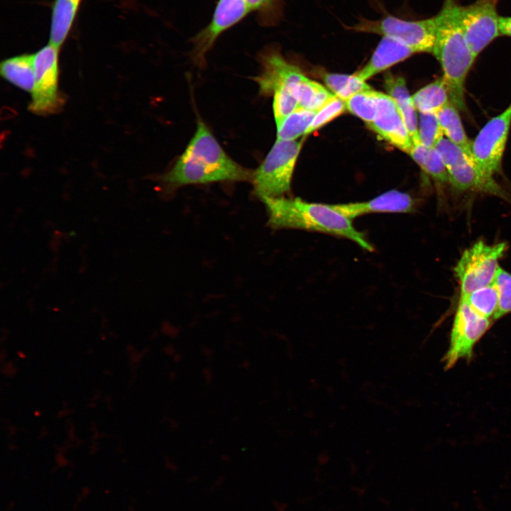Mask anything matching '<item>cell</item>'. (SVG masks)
Instances as JSON below:
<instances>
[{
	"label": "cell",
	"instance_id": "1",
	"mask_svg": "<svg viewBox=\"0 0 511 511\" xmlns=\"http://www.w3.org/2000/svg\"><path fill=\"white\" fill-rule=\"evenodd\" d=\"M268 215L267 224L273 229H300L347 238L367 251L373 247L352 220L335 209L332 204L306 202L298 197H264L260 199Z\"/></svg>",
	"mask_w": 511,
	"mask_h": 511
},
{
	"label": "cell",
	"instance_id": "2",
	"mask_svg": "<svg viewBox=\"0 0 511 511\" xmlns=\"http://www.w3.org/2000/svg\"><path fill=\"white\" fill-rule=\"evenodd\" d=\"M461 4L457 0H443L434 16L436 39L432 54L439 61L451 102L464 109V84L475 59L466 42L459 18Z\"/></svg>",
	"mask_w": 511,
	"mask_h": 511
},
{
	"label": "cell",
	"instance_id": "3",
	"mask_svg": "<svg viewBox=\"0 0 511 511\" xmlns=\"http://www.w3.org/2000/svg\"><path fill=\"white\" fill-rule=\"evenodd\" d=\"M302 144V141L276 139L261 164L253 171L251 182L260 199L285 196L290 190Z\"/></svg>",
	"mask_w": 511,
	"mask_h": 511
},
{
	"label": "cell",
	"instance_id": "4",
	"mask_svg": "<svg viewBox=\"0 0 511 511\" xmlns=\"http://www.w3.org/2000/svg\"><path fill=\"white\" fill-rule=\"evenodd\" d=\"M507 248L505 242L490 245L478 240L463 252L454 268L460 285V297L493 282L498 261Z\"/></svg>",
	"mask_w": 511,
	"mask_h": 511
},
{
	"label": "cell",
	"instance_id": "5",
	"mask_svg": "<svg viewBox=\"0 0 511 511\" xmlns=\"http://www.w3.org/2000/svg\"><path fill=\"white\" fill-rule=\"evenodd\" d=\"M348 28L395 39L410 46L416 53H432L436 39L434 16L419 20H406L394 16L376 20L361 18Z\"/></svg>",
	"mask_w": 511,
	"mask_h": 511
},
{
	"label": "cell",
	"instance_id": "6",
	"mask_svg": "<svg viewBox=\"0 0 511 511\" xmlns=\"http://www.w3.org/2000/svg\"><path fill=\"white\" fill-rule=\"evenodd\" d=\"M59 51L48 43L33 53L35 85L28 110L48 116L60 111L65 100L59 90Z\"/></svg>",
	"mask_w": 511,
	"mask_h": 511
},
{
	"label": "cell",
	"instance_id": "7",
	"mask_svg": "<svg viewBox=\"0 0 511 511\" xmlns=\"http://www.w3.org/2000/svg\"><path fill=\"white\" fill-rule=\"evenodd\" d=\"M445 165L449 182L461 191H476L506 198L493 177L486 175L471 155L459 145L443 137L434 147Z\"/></svg>",
	"mask_w": 511,
	"mask_h": 511
},
{
	"label": "cell",
	"instance_id": "8",
	"mask_svg": "<svg viewBox=\"0 0 511 511\" xmlns=\"http://www.w3.org/2000/svg\"><path fill=\"white\" fill-rule=\"evenodd\" d=\"M492 324L490 319L476 312L460 298L450 334L449 348L443 362L444 369H450L460 360L471 361L474 348Z\"/></svg>",
	"mask_w": 511,
	"mask_h": 511
},
{
	"label": "cell",
	"instance_id": "9",
	"mask_svg": "<svg viewBox=\"0 0 511 511\" xmlns=\"http://www.w3.org/2000/svg\"><path fill=\"white\" fill-rule=\"evenodd\" d=\"M511 125V106L490 119L471 141V155L486 175L499 172Z\"/></svg>",
	"mask_w": 511,
	"mask_h": 511
},
{
	"label": "cell",
	"instance_id": "10",
	"mask_svg": "<svg viewBox=\"0 0 511 511\" xmlns=\"http://www.w3.org/2000/svg\"><path fill=\"white\" fill-rule=\"evenodd\" d=\"M499 0H476L460 6L461 25L473 55L477 56L501 35L497 5Z\"/></svg>",
	"mask_w": 511,
	"mask_h": 511
},
{
	"label": "cell",
	"instance_id": "11",
	"mask_svg": "<svg viewBox=\"0 0 511 511\" xmlns=\"http://www.w3.org/2000/svg\"><path fill=\"white\" fill-rule=\"evenodd\" d=\"M182 154L224 172L231 182L252 181L253 171L231 158L199 117L197 118L196 131Z\"/></svg>",
	"mask_w": 511,
	"mask_h": 511
},
{
	"label": "cell",
	"instance_id": "12",
	"mask_svg": "<svg viewBox=\"0 0 511 511\" xmlns=\"http://www.w3.org/2000/svg\"><path fill=\"white\" fill-rule=\"evenodd\" d=\"M246 0H219L210 23L194 38L193 57L203 65L207 53L218 37L251 11Z\"/></svg>",
	"mask_w": 511,
	"mask_h": 511
},
{
	"label": "cell",
	"instance_id": "13",
	"mask_svg": "<svg viewBox=\"0 0 511 511\" xmlns=\"http://www.w3.org/2000/svg\"><path fill=\"white\" fill-rule=\"evenodd\" d=\"M260 64L261 72L254 80L261 95L270 97L278 89H287L296 97L297 87L306 77L297 66L285 60L278 51L262 55Z\"/></svg>",
	"mask_w": 511,
	"mask_h": 511
},
{
	"label": "cell",
	"instance_id": "14",
	"mask_svg": "<svg viewBox=\"0 0 511 511\" xmlns=\"http://www.w3.org/2000/svg\"><path fill=\"white\" fill-rule=\"evenodd\" d=\"M367 125L387 142L409 153L412 140L395 100L390 95L380 92L376 116Z\"/></svg>",
	"mask_w": 511,
	"mask_h": 511
},
{
	"label": "cell",
	"instance_id": "15",
	"mask_svg": "<svg viewBox=\"0 0 511 511\" xmlns=\"http://www.w3.org/2000/svg\"><path fill=\"white\" fill-rule=\"evenodd\" d=\"M160 180L170 189L189 185L231 182L224 172L184 154L178 158L170 170L161 176Z\"/></svg>",
	"mask_w": 511,
	"mask_h": 511
},
{
	"label": "cell",
	"instance_id": "16",
	"mask_svg": "<svg viewBox=\"0 0 511 511\" xmlns=\"http://www.w3.org/2000/svg\"><path fill=\"white\" fill-rule=\"evenodd\" d=\"M332 206L351 220L373 213H412L416 209L415 200L410 194L395 189L385 192L368 201L336 204Z\"/></svg>",
	"mask_w": 511,
	"mask_h": 511
},
{
	"label": "cell",
	"instance_id": "17",
	"mask_svg": "<svg viewBox=\"0 0 511 511\" xmlns=\"http://www.w3.org/2000/svg\"><path fill=\"white\" fill-rule=\"evenodd\" d=\"M416 51L395 39L382 37L368 62L354 74L365 81L391 66L405 60Z\"/></svg>",
	"mask_w": 511,
	"mask_h": 511
},
{
	"label": "cell",
	"instance_id": "18",
	"mask_svg": "<svg viewBox=\"0 0 511 511\" xmlns=\"http://www.w3.org/2000/svg\"><path fill=\"white\" fill-rule=\"evenodd\" d=\"M82 0H54L52 4L49 43L60 49L67 40Z\"/></svg>",
	"mask_w": 511,
	"mask_h": 511
},
{
	"label": "cell",
	"instance_id": "19",
	"mask_svg": "<svg viewBox=\"0 0 511 511\" xmlns=\"http://www.w3.org/2000/svg\"><path fill=\"white\" fill-rule=\"evenodd\" d=\"M385 87L395 101L409 131L412 143L420 142L418 136V120L416 109L410 95L404 78L388 74L385 77Z\"/></svg>",
	"mask_w": 511,
	"mask_h": 511
},
{
	"label": "cell",
	"instance_id": "20",
	"mask_svg": "<svg viewBox=\"0 0 511 511\" xmlns=\"http://www.w3.org/2000/svg\"><path fill=\"white\" fill-rule=\"evenodd\" d=\"M0 74L13 85L31 94L35 85L33 53L18 55L4 60L0 64Z\"/></svg>",
	"mask_w": 511,
	"mask_h": 511
},
{
	"label": "cell",
	"instance_id": "21",
	"mask_svg": "<svg viewBox=\"0 0 511 511\" xmlns=\"http://www.w3.org/2000/svg\"><path fill=\"white\" fill-rule=\"evenodd\" d=\"M419 113H435L451 102L449 89L442 78L424 86L412 95Z\"/></svg>",
	"mask_w": 511,
	"mask_h": 511
},
{
	"label": "cell",
	"instance_id": "22",
	"mask_svg": "<svg viewBox=\"0 0 511 511\" xmlns=\"http://www.w3.org/2000/svg\"><path fill=\"white\" fill-rule=\"evenodd\" d=\"M420 168L439 183L449 182V174L435 148H427L420 142L413 143L408 153Z\"/></svg>",
	"mask_w": 511,
	"mask_h": 511
},
{
	"label": "cell",
	"instance_id": "23",
	"mask_svg": "<svg viewBox=\"0 0 511 511\" xmlns=\"http://www.w3.org/2000/svg\"><path fill=\"white\" fill-rule=\"evenodd\" d=\"M436 114L444 135L471 155V141L465 132L457 107L450 102Z\"/></svg>",
	"mask_w": 511,
	"mask_h": 511
},
{
	"label": "cell",
	"instance_id": "24",
	"mask_svg": "<svg viewBox=\"0 0 511 511\" xmlns=\"http://www.w3.org/2000/svg\"><path fill=\"white\" fill-rule=\"evenodd\" d=\"M317 111L298 108L277 126V139L295 141L305 136Z\"/></svg>",
	"mask_w": 511,
	"mask_h": 511
},
{
	"label": "cell",
	"instance_id": "25",
	"mask_svg": "<svg viewBox=\"0 0 511 511\" xmlns=\"http://www.w3.org/2000/svg\"><path fill=\"white\" fill-rule=\"evenodd\" d=\"M322 79L331 92L344 101L356 93L373 89L355 74L324 72Z\"/></svg>",
	"mask_w": 511,
	"mask_h": 511
},
{
	"label": "cell",
	"instance_id": "26",
	"mask_svg": "<svg viewBox=\"0 0 511 511\" xmlns=\"http://www.w3.org/2000/svg\"><path fill=\"white\" fill-rule=\"evenodd\" d=\"M335 95L307 77L300 83L296 98L299 108L317 111Z\"/></svg>",
	"mask_w": 511,
	"mask_h": 511
},
{
	"label": "cell",
	"instance_id": "27",
	"mask_svg": "<svg viewBox=\"0 0 511 511\" xmlns=\"http://www.w3.org/2000/svg\"><path fill=\"white\" fill-rule=\"evenodd\" d=\"M379 94L373 89L356 93L344 101L346 110L368 124L376 116Z\"/></svg>",
	"mask_w": 511,
	"mask_h": 511
},
{
	"label": "cell",
	"instance_id": "28",
	"mask_svg": "<svg viewBox=\"0 0 511 511\" xmlns=\"http://www.w3.org/2000/svg\"><path fill=\"white\" fill-rule=\"evenodd\" d=\"M460 298L464 299L478 314L488 319L493 317L498 308V295L493 282Z\"/></svg>",
	"mask_w": 511,
	"mask_h": 511
},
{
	"label": "cell",
	"instance_id": "29",
	"mask_svg": "<svg viewBox=\"0 0 511 511\" xmlns=\"http://www.w3.org/2000/svg\"><path fill=\"white\" fill-rule=\"evenodd\" d=\"M418 136L424 146L434 148L444 136L435 113H419Z\"/></svg>",
	"mask_w": 511,
	"mask_h": 511
},
{
	"label": "cell",
	"instance_id": "30",
	"mask_svg": "<svg viewBox=\"0 0 511 511\" xmlns=\"http://www.w3.org/2000/svg\"><path fill=\"white\" fill-rule=\"evenodd\" d=\"M493 283L498 291V304L493 319H499L511 312V274L499 266Z\"/></svg>",
	"mask_w": 511,
	"mask_h": 511
},
{
	"label": "cell",
	"instance_id": "31",
	"mask_svg": "<svg viewBox=\"0 0 511 511\" xmlns=\"http://www.w3.org/2000/svg\"><path fill=\"white\" fill-rule=\"evenodd\" d=\"M273 110L276 126L287 116L299 108L298 102L293 94L287 89H279L274 92Z\"/></svg>",
	"mask_w": 511,
	"mask_h": 511
},
{
	"label": "cell",
	"instance_id": "32",
	"mask_svg": "<svg viewBox=\"0 0 511 511\" xmlns=\"http://www.w3.org/2000/svg\"><path fill=\"white\" fill-rule=\"evenodd\" d=\"M346 110L345 103L341 99L333 97L319 109L306 135L309 134L326 125Z\"/></svg>",
	"mask_w": 511,
	"mask_h": 511
},
{
	"label": "cell",
	"instance_id": "33",
	"mask_svg": "<svg viewBox=\"0 0 511 511\" xmlns=\"http://www.w3.org/2000/svg\"><path fill=\"white\" fill-rule=\"evenodd\" d=\"M500 31L501 35L511 37V16L500 17Z\"/></svg>",
	"mask_w": 511,
	"mask_h": 511
},
{
	"label": "cell",
	"instance_id": "34",
	"mask_svg": "<svg viewBox=\"0 0 511 511\" xmlns=\"http://www.w3.org/2000/svg\"><path fill=\"white\" fill-rule=\"evenodd\" d=\"M251 10H258L270 6L274 0H246Z\"/></svg>",
	"mask_w": 511,
	"mask_h": 511
},
{
	"label": "cell",
	"instance_id": "35",
	"mask_svg": "<svg viewBox=\"0 0 511 511\" xmlns=\"http://www.w3.org/2000/svg\"><path fill=\"white\" fill-rule=\"evenodd\" d=\"M202 375L206 382L210 383L212 380L213 374L210 368H204L202 371Z\"/></svg>",
	"mask_w": 511,
	"mask_h": 511
},
{
	"label": "cell",
	"instance_id": "36",
	"mask_svg": "<svg viewBox=\"0 0 511 511\" xmlns=\"http://www.w3.org/2000/svg\"><path fill=\"white\" fill-rule=\"evenodd\" d=\"M202 353L203 355L207 358H210L212 356L214 351L211 348L209 347H203L202 349Z\"/></svg>",
	"mask_w": 511,
	"mask_h": 511
},
{
	"label": "cell",
	"instance_id": "37",
	"mask_svg": "<svg viewBox=\"0 0 511 511\" xmlns=\"http://www.w3.org/2000/svg\"><path fill=\"white\" fill-rule=\"evenodd\" d=\"M172 357L174 361L176 363H179L182 360V355L177 352Z\"/></svg>",
	"mask_w": 511,
	"mask_h": 511
},
{
	"label": "cell",
	"instance_id": "38",
	"mask_svg": "<svg viewBox=\"0 0 511 511\" xmlns=\"http://www.w3.org/2000/svg\"><path fill=\"white\" fill-rule=\"evenodd\" d=\"M75 234V233L74 231H72V232L69 233V236H74Z\"/></svg>",
	"mask_w": 511,
	"mask_h": 511
},
{
	"label": "cell",
	"instance_id": "39",
	"mask_svg": "<svg viewBox=\"0 0 511 511\" xmlns=\"http://www.w3.org/2000/svg\"><path fill=\"white\" fill-rule=\"evenodd\" d=\"M510 106H511V104H510Z\"/></svg>",
	"mask_w": 511,
	"mask_h": 511
}]
</instances>
